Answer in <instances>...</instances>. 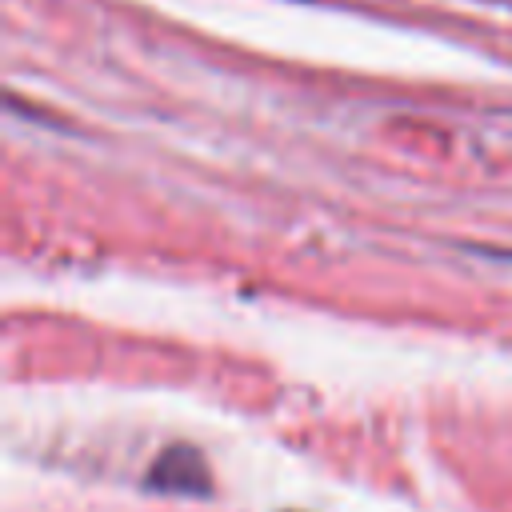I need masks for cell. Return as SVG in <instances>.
I'll use <instances>...</instances> for the list:
<instances>
[{"label":"cell","instance_id":"cell-1","mask_svg":"<svg viewBox=\"0 0 512 512\" xmlns=\"http://www.w3.org/2000/svg\"><path fill=\"white\" fill-rule=\"evenodd\" d=\"M152 480L164 484V488H176V492H192V488H204V464H200L196 452H188V448H172L168 456L156 460Z\"/></svg>","mask_w":512,"mask_h":512}]
</instances>
